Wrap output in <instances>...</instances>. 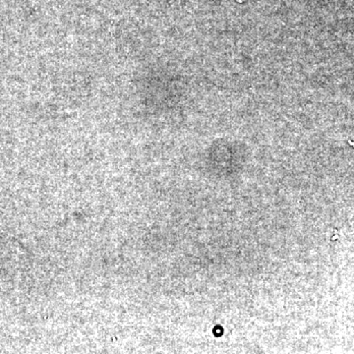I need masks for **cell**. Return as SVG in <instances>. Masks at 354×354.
<instances>
[]
</instances>
